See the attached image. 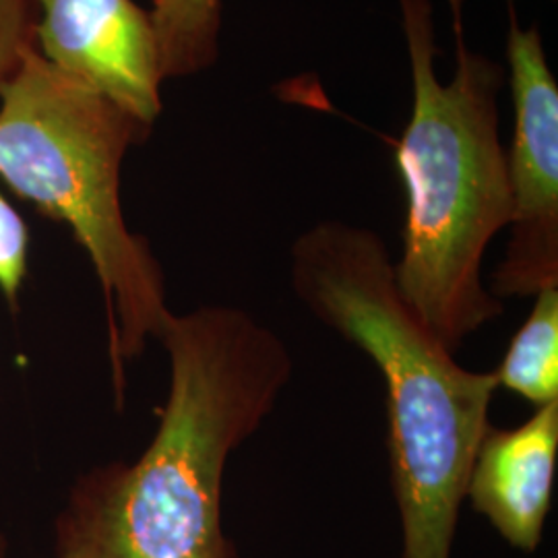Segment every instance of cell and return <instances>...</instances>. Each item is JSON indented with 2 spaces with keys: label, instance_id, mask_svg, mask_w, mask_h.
Returning <instances> with one entry per match:
<instances>
[{
  "label": "cell",
  "instance_id": "obj_1",
  "mask_svg": "<svg viewBox=\"0 0 558 558\" xmlns=\"http://www.w3.org/2000/svg\"><path fill=\"white\" fill-rule=\"evenodd\" d=\"M158 341L170 362L158 430L133 463L96 465L73 486L59 558H240L221 523L223 474L276 410L294 360L228 304L172 313Z\"/></svg>",
  "mask_w": 558,
  "mask_h": 558
},
{
  "label": "cell",
  "instance_id": "obj_12",
  "mask_svg": "<svg viewBox=\"0 0 558 558\" xmlns=\"http://www.w3.org/2000/svg\"><path fill=\"white\" fill-rule=\"evenodd\" d=\"M9 557V544H7V538H4V534L0 532V558Z\"/></svg>",
  "mask_w": 558,
  "mask_h": 558
},
{
  "label": "cell",
  "instance_id": "obj_11",
  "mask_svg": "<svg viewBox=\"0 0 558 558\" xmlns=\"http://www.w3.org/2000/svg\"><path fill=\"white\" fill-rule=\"evenodd\" d=\"M34 0H0V83L34 46Z\"/></svg>",
  "mask_w": 558,
  "mask_h": 558
},
{
  "label": "cell",
  "instance_id": "obj_4",
  "mask_svg": "<svg viewBox=\"0 0 558 558\" xmlns=\"http://www.w3.org/2000/svg\"><path fill=\"white\" fill-rule=\"evenodd\" d=\"M149 135L114 101L41 59L36 46L0 83V179L44 216L66 223L92 260L119 405L124 362L160 339L172 315L160 260L129 230L120 203L124 156Z\"/></svg>",
  "mask_w": 558,
  "mask_h": 558
},
{
  "label": "cell",
  "instance_id": "obj_2",
  "mask_svg": "<svg viewBox=\"0 0 558 558\" xmlns=\"http://www.w3.org/2000/svg\"><path fill=\"white\" fill-rule=\"evenodd\" d=\"M292 290L323 325L375 362L401 525L399 558H451L459 511L499 389L461 366L401 299L377 232L327 220L292 244Z\"/></svg>",
  "mask_w": 558,
  "mask_h": 558
},
{
  "label": "cell",
  "instance_id": "obj_7",
  "mask_svg": "<svg viewBox=\"0 0 558 558\" xmlns=\"http://www.w3.org/2000/svg\"><path fill=\"white\" fill-rule=\"evenodd\" d=\"M557 461L558 401H550L515 428H488L465 499L513 548L536 553L553 507Z\"/></svg>",
  "mask_w": 558,
  "mask_h": 558
},
{
  "label": "cell",
  "instance_id": "obj_3",
  "mask_svg": "<svg viewBox=\"0 0 558 558\" xmlns=\"http://www.w3.org/2000/svg\"><path fill=\"white\" fill-rule=\"evenodd\" d=\"M456 75L442 83L433 0H398L412 71V112L396 160L405 191L396 286L416 319L456 354L505 304L482 281L488 244L511 221L499 94L507 71L468 44L465 0H447Z\"/></svg>",
  "mask_w": 558,
  "mask_h": 558
},
{
  "label": "cell",
  "instance_id": "obj_5",
  "mask_svg": "<svg viewBox=\"0 0 558 558\" xmlns=\"http://www.w3.org/2000/svg\"><path fill=\"white\" fill-rule=\"evenodd\" d=\"M507 13L515 120L507 151L511 239L488 288L502 302L558 288V85L538 25L521 27L518 0H507Z\"/></svg>",
  "mask_w": 558,
  "mask_h": 558
},
{
  "label": "cell",
  "instance_id": "obj_10",
  "mask_svg": "<svg viewBox=\"0 0 558 558\" xmlns=\"http://www.w3.org/2000/svg\"><path fill=\"white\" fill-rule=\"evenodd\" d=\"M29 236L20 214L0 195V292L17 308L21 286L27 274Z\"/></svg>",
  "mask_w": 558,
  "mask_h": 558
},
{
  "label": "cell",
  "instance_id": "obj_6",
  "mask_svg": "<svg viewBox=\"0 0 558 558\" xmlns=\"http://www.w3.org/2000/svg\"><path fill=\"white\" fill-rule=\"evenodd\" d=\"M34 7L41 59L154 131L163 77L149 11L133 0H34Z\"/></svg>",
  "mask_w": 558,
  "mask_h": 558
},
{
  "label": "cell",
  "instance_id": "obj_9",
  "mask_svg": "<svg viewBox=\"0 0 558 558\" xmlns=\"http://www.w3.org/2000/svg\"><path fill=\"white\" fill-rule=\"evenodd\" d=\"M223 0H151L163 81L207 71L220 57Z\"/></svg>",
  "mask_w": 558,
  "mask_h": 558
},
{
  "label": "cell",
  "instance_id": "obj_8",
  "mask_svg": "<svg viewBox=\"0 0 558 558\" xmlns=\"http://www.w3.org/2000/svg\"><path fill=\"white\" fill-rule=\"evenodd\" d=\"M534 299L530 317L493 373L499 387L539 408L558 401V288L542 290Z\"/></svg>",
  "mask_w": 558,
  "mask_h": 558
}]
</instances>
